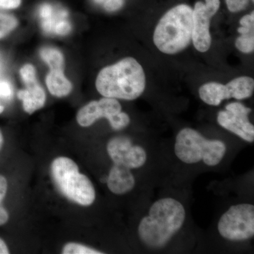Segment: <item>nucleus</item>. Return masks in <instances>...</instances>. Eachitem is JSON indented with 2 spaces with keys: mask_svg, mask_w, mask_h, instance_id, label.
Masks as SVG:
<instances>
[{
  "mask_svg": "<svg viewBox=\"0 0 254 254\" xmlns=\"http://www.w3.org/2000/svg\"><path fill=\"white\" fill-rule=\"evenodd\" d=\"M145 74L143 66L133 58H125L105 66L98 73L95 87L106 98L136 100L145 91Z\"/></svg>",
  "mask_w": 254,
  "mask_h": 254,
  "instance_id": "1",
  "label": "nucleus"
},
{
  "mask_svg": "<svg viewBox=\"0 0 254 254\" xmlns=\"http://www.w3.org/2000/svg\"><path fill=\"white\" fill-rule=\"evenodd\" d=\"M185 216V208L178 200L171 198L157 200L150 207L148 215L140 222L138 236L150 248H162L180 230Z\"/></svg>",
  "mask_w": 254,
  "mask_h": 254,
  "instance_id": "2",
  "label": "nucleus"
},
{
  "mask_svg": "<svg viewBox=\"0 0 254 254\" xmlns=\"http://www.w3.org/2000/svg\"><path fill=\"white\" fill-rule=\"evenodd\" d=\"M192 29L193 9L186 4L176 5L158 21L153 33V43L164 54H177L190 44Z\"/></svg>",
  "mask_w": 254,
  "mask_h": 254,
  "instance_id": "3",
  "label": "nucleus"
},
{
  "mask_svg": "<svg viewBox=\"0 0 254 254\" xmlns=\"http://www.w3.org/2000/svg\"><path fill=\"white\" fill-rule=\"evenodd\" d=\"M53 181L58 190L68 199L88 206L95 199V190L91 180L79 173L78 165L71 159L60 157L51 165Z\"/></svg>",
  "mask_w": 254,
  "mask_h": 254,
  "instance_id": "4",
  "label": "nucleus"
},
{
  "mask_svg": "<svg viewBox=\"0 0 254 254\" xmlns=\"http://www.w3.org/2000/svg\"><path fill=\"white\" fill-rule=\"evenodd\" d=\"M175 152L184 163L194 164L202 160L208 166H215L223 158L226 145L219 140L206 139L193 128H185L177 134Z\"/></svg>",
  "mask_w": 254,
  "mask_h": 254,
  "instance_id": "5",
  "label": "nucleus"
},
{
  "mask_svg": "<svg viewBox=\"0 0 254 254\" xmlns=\"http://www.w3.org/2000/svg\"><path fill=\"white\" fill-rule=\"evenodd\" d=\"M218 230L222 237L230 241H244L253 237L254 205H232L219 220Z\"/></svg>",
  "mask_w": 254,
  "mask_h": 254,
  "instance_id": "6",
  "label": "nucleus"
},
{
  "mask_svg": "<svg viewBox=\"0 0 254 254\" xmlns=\"http://www.w3.org/2000/svg\"><path fill=\"white\" fill-rule=\"evenodd\" d=\"M220 6V0H205V2L195 3L193 9L191 41L200 53H205L211 46L210 20L218 12Z\"/></svg>",
  "mask_w": 254,
  "mask_h": 254,
  "instance_id": "7",
  "label": "nucleus"
},
{
  "mask_svg": "<svg viewBox=\"0 0 254 254\" xmlns=\"http://www.w3.org/2000/svg\"><path fill=\"white\" fill-rule=\"evenodd\" d=\"M252 112L240 103H231L226 105L225 110L219 112L218 123L225 129L231 131L246 141L253 143L254 127L249 120V114Z\"/></svg>",
  "mask_w": 254,
  "mask_h": 254,
  "instance_id": "8",
  "label": "nucleus"
},
{
  "mask_svg": "<svg viewBox=\"0 0 254 254\" xmlns=\"http://www.w3.org/2000/svg\"><path fill=\"white\" fill-rule=\"evenodd\" d=\"M107 150L114 163L125 165L130 170L141 168L146 161L145 150L132 144L131 139L127 137L113 138L108 143Z\"/></svg>",
  "mask_w": 254,
  "mask_h": 254,
  "instance_id": "9",
  "label": "nucleus"
},
{
  "mask_svg": "<svg viewBox=\"0 0 254 254\" xmlns=\"http://www.w3.org/2000/svg\"><path fill=\"white\" fill-rule=\"evenodd\" d=\"M121 112L122 106L118 100L104 97L81 108L76 115V120L80 126L88 127L101 118H106L110 123Z\"/></svg>",
  "mask_w": 254,
  "mask_h": 254,
  "instance_id": "10",
  "label": "nucleus"
},
{
  "mask_svg": "<svg viewBox=\"0 0 254 254\" xmlns=\"http://www.w3.org/2000/svg\"><path fill=\"white\" fill-rule=\"evenodd\" d=\"M107 184L110 191L115 194L123 195L133 190L135 179L129 168L115 164L107 178Z\"/></svg>",
  "mask_w": 254,
  "mask_h": 254,
  "instance_id": "11",
  "label": "nucleus"
},
{
  "mask_svg": "<svg viewBox=\"0 0 254 254\" xmlns=\"http://www.w3.org/2000/svg\"><path fill=\"white\" fill-rule=\"evenodd\" d=\"M17 95L22 101L23 110L30 115L41 109L46 101V92L38 81L27 85L26 89L18 92Z\"/></svg>",
  "mask_w": 254,
  "mask_h": 254,
  "instance_id": "12",
  "label": "nucleus"
},
{
  "mask_svg": "<svg viewBox=\"0 0 254 254\" xmlns=\"http://www.w3.org/2000/svg\"><path fill=\"white\" fill-rule=\"evenodd\" d=\"M198 94L205 103L218 106L223 100L230 99V93L226 85L218 82H208L200 87Z\"/></svg>",
  "mask_w": 254,
  "mask_h": 254,
  "instance_id": "13",
  "label": "nucleus"
},
{
  "mask_svg": "<svg viewBox=\"0 0 254 254\" xmlns=\"http://www.w3.org/2000/svg\"><path fill=\"white\" fill-rule=\"evenodd\" d=\"M46 83L50 93L58 98L66 96L72 90V84L65 76L63 69H50Z\"/></svg>",
  "mask_w": 254,
  "mask_h": 254,
  "instance_id": "14",
  "label": "nucleus"
},
{
  "mask_svg": "<svg viewBox=\"0 0 254 254\" xmlns=\"http://www.w3.org/2000/svg\"><path fill=\"white\" fill-rule=\"evenodd\" d=\"M226 86L228 88L230 98L247 99L253 95L254 80L250 76H240L227 83Z\"/></svg>",
  "mask_w": 254,
  "mask_h": 254,
  "instance_id": "15",
  "label": "nucleus"
},
{
  "mask_svg": "<svg viewBox=\"0 0 254 254\" xmlns=\"http://www.w3.org/2000/svg\"><path fill=\"white\" fill-rule=\"evenodd\" d=\"M42 60L48 65L50 69H63L64 56L63 53L53 48H45L41 50Z\"/></svg>",
  "mask_w": 254,
  "mask_h": 254,
  "instance_id": "16",
  "label": "nucleus"
},
{
  "mask_svg": "<svg viewBox=\"0 0 254 254\" xmlns=\"http://www.w3.org/2000/svg\"><path fill=\"white\" fill-rule=\"evenodd\" d=\"M18 25L16 18L9 14H0V38L9 34Z\"/></svg>",
  "mask_w": 254,
  "mask_h": 254,
  "instance_id": "17",
  "label": "nucleus"
},
{
  "mask_svg": "<svg viewBox=\"0 0 254 254\" xmlns=\"http://www.w3.org/2000/svg\"><path fill=\"white\" fill-rule=\"evenodd\" d=\"M237 49L243 53H252L254 50V34L240 35L235 41Z\"/></svg>",
  "mask_w": 254,
  "mask_h": 254,
  "instance_id": "18",
  "label": "nucleus"
},
{
  "mask_svg": "<svg viewBox=\"0 0 254 254\" xmlns=\"http://www.w3.org/2000/svg\"><path fill=\"white\" fill-rule=\"evenodd\" d=\"M64 254H103L86 246L77 243H68L64 247Z\"/></svg>",
  "mask_w": 254,
  "mask_h": 254,
  "instance_id": "19",
  "label": "nucleus"
},
{
  "mask_svg": "<svg viewBox=\"0 0 254 254\" xmlns=\"http://www.w3.org/2000/svg\"><path fill=\"white\" fill-rule=\"evenodd\" d=\"M7 181L2 175H0V225H4L9 220V214L4 207L1 206V203L4 199L7 191Z\"/></svg>",
  "mask_w": 254,
  "mask_h": 254,
  "instance_id": "20",
  "label": "nucleus"
},
{
  "mask_svg": "<svg viewBox=\"0 0 254 254\" xmlns=\"http://www.w3.org/2000/svg\"><path fill=\"white\" fill-rule=\"evenodd\" d=\"M20 75L26 86L37 82L36 68L31 64L23 65L20 69Z\"/></svg>",
  "mask_w": 254,
  "mask_h": 254,
  "instance_id": "21",
  "label": "nucleus"
},
{
  "mask_svg": "<svg viewBox=\"0 0 254 254\" xmlns=\"http://www.w3.org/2000/svg\"><path fill=\"white\" fill-rule=\"evenodd\" d=\"M130 123V118L127 113L121 112L118 114L110 122V126L115 130H121L128 126Z\"/></svg>",
  "mask_w": 254,
  "mask_h": 254,
  "instance_id": "22",
  "label": "nucleus"
},
{
  "mask_svg": "<svg viewBox=\"0 0 254 254\" xmlns=\"http://www.w3.org/2000/svg\"><path fill=\"white\" fill-rule=\"evenodd\" d=\"M64 18L56 20L53 28V33L59 36H66L71 31V23L64 19Z\"/></svg>",
  "mask_w": 254,
  "mask_h": 254,
  "instance_id": "23",
  "label": "nucleus"
},
{
  "mask_svg": "<svg viewBox=\"0 0 254 254\" xmlns=\"http://www.w3.org/2000/svg\"><path fill=\"white\" fill-rule=\"evenodd\" d=\"M254 1V0H252ZM227 7L231 12L236 13L245 9L250 0H225Z\"/></svg>",
  "mask_w": 254,
  "mask_h": 254,
  "instance_id": "24",
  "label": "nucleus"
},
{
  "mask_svg": "<svg viewBox=\"0 0 254 254\" xmlns=\"http://www.w3.org/2000/svg\"><path fill=\"white\" fill-rule=\"evenodd\" d=\"M13 94V88L9 82L0 81V97L9 99Z\"/></svg>",
  "mask_w": 254,
  "mask_h": 254,
  "instance_id": "25",
  "label": "nucleus"
},
{
  "mask_svg": "<svg viewBox=\"0 0 254 254\" xmlns=\"http://www.w3.org/2000/svg\"><path fill=\"white\" fill-rule=\"evenodd\" d=\"M124 0H105L104 8L108 11H115L123 7Z\"/></svg>",
  "mask_w": 254,
  "mask_h": 254,
  "instance_id": "26",
  "label": "nucleus"
},
{
  "mask_svg": "<svg viewBox=\"0 0 254 254\" xmlns=\"http://www.w3.org/2000/svg\"><path fill=\"white\" fill-rule=\"evenodd\" d=\"M21 0H0V8L4 9H14L21 4Z\"/></svg>",
  "mask_w": 254,
  "mask_h": 254,
  "instance_id": "27",
  "label": "nucleus"
},
{
  "mask_svg": "<svg viewBox=\"0 0 254 254\" xmlns=\"http://www.w3.org/2000/svg\"><path fill=\"white\" fill-rule=\"evenodd\" d=\"M40 16L43 20L48 19V18L53 17V7L48 4L42 5L41 9H40Z\"/></svg>",
  "mask_w": 254,
  "mask_h": 254,
  "instance_id": "28",
  "label": "nucleus"
},
{
  "mask_svg": "<svg viewBox=\"0 0 254 254\" xmlns=\"http://www.w3.org/2000/svg\"><path fill=\"white\" fill-rule=\"evenodd\" d=\"M238 32L240 35L252 34L254 33V26H241L238 28Z\"/></svg>",
  "mask_w": 254,
  "mask_h": 254,
  "instance_id": "29",
  "label": "nucleus"
},
{
  "mask_svg": "<svg viewBox=\"0 0 254 254\" xmlns=\"http://www.w3.org/2000/svg\"><path fill=\"white\" fill-rule=\"evenodd\" d=\"M9 254V250L8 249L7 245L4 242V240L0 238V254Z\"/></svg>",
  "mask_w": 254,
  "mask_h": 254,
  "instance_id": "30",
  "label": "nucleus"
},
{
  "mask_svg": "<svg viewBox=\"0 0 254 254\" xmlns=\"http://www.w3.org/2000/svg\"><path fill=\"white\" fill-rule=\"evenodd\" d=\"M3 141H4V139H3L2 133H1V131H0V149H1V147H2Z\"/></svg>",
  "mask_w": 254,
  "mask_h": 254,
  "instance_id": "31",
  "label": "nucleus"
},
{
  "mask_svg": "<svg viewBox=\"0 0 254 254\" xmlns=\"http://www.w3.org/2000/svg\"><path fill=\"white\" fill-rule=\"evenodd\" d=\"M105 0H94L95 2L98 3V4H101V3L104 2Z\"/></svg>",
  "mask_w": 254,
  "mask_h": 254,
  "instance_id": "32",
  "label": "nucleus"
},
{
  "mask_svg": "<svg viewBox=\"0 0 254 254\" xmlns=\"http://www.w3.org/2000/svg\"><path fill=\"white\" fill-rule=\"evenodd\" d=\"M4 108L2 105H0V114H1L4 112Z\"/></svg>",
  "mask_w": 254,
  "mask_h": 254,
  "instance_id": "33",
  "label": "nucleus"
}]
</instances>
